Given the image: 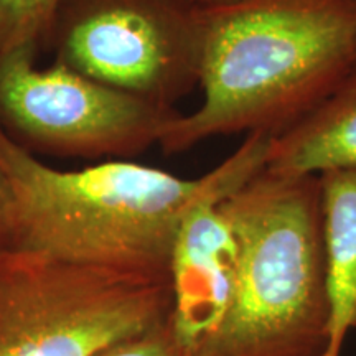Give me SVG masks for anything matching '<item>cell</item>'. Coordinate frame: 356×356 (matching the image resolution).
Instances as JSON below:
<instances>
[{"label":"cell","mask_w":356,"mask_h":356,"mask_svg":"<svg viewBox=\"0 0 356 356\" xmlns=\"http://www.w3.org/2000/svg\"><path fill=\"white\" fill-rule=\"evenodd\" d=\"M234 190L200 200L185 216L173 244L170 320L190 356L220 327L233 299L236 243L221 202Z\"/></svg>","instance_id":"52a82bcc"},{"label":"cell","mask_w":356,"mask_h":356,"mask_svg":"<svg viewBox=\"0 0 356 356\" xmlns=\"http://www.w3.org/2000/svg\"><path fill=\"white\" fill-rule=\"evenodd\" d=\"M10 244V204H8L7 186L0 175V252L8 251Z\"/></svg>","instance_id":"7c38bea8"},{"label":"cell","mask_w":356,"mask_h":356,"mask_svg":"<svg viewBox=\"0 0 356 356\" xmlns=\"http://www.w3.org/2000/svg\"><path fill=\"white\" fill-rule=\"evenodd\" d=\"M172 309L170 280L0 252V356H99Z\"/></svg>","instance_id":"277c9868"},{"label":"cell","mask_w":356,"mask_h":356,"mask_svg":"<svg viewBox=\"0 0 356 356\" xmlns=\"http://www.w3.org/2000/svg\"><path fill=\"white\" fill-rule=\"evenodd\" d=\"M266 168L291 177L356 172V65L300 121L270 137Z\"/></svg>","instance_id":"ba28073f"},{"label":"cell","mask_w":356,"mask_h":356,"mask_svg":"<svg viewBox=\"0 0 356 356\" xmlns=\"http://www.w3.org/2000/svg\"><path fill=\"white\" fill-rule=\"evenodd\" d=\"M270 136L249 134L225 162L184 178L131 159L60 170L0 127V175L10 204V244L73 266L170 280L173 244L191 208L266 168Z\"/></svg>","instance_id":"6da1fadb"},{"label":"cell","mask_w":356,"mask_h":356,"mask_svg":"<svg viewBox=\"0 0 356 356\" xmlns=\"http://www.w3.org/2000/svg\"><path fill=\"white\" fill-rule=\"evenodd\" d=\"M178 2L185 3L191 8H197V10H211V8L233 6V3L241 2V0H178Z\"/></svg>","instance_id":"4fadbf2b"},{"label":"cell","mask_w":356,"mask_h":356,"mask_svg":"<svg viewBox=\"0 0 356 356\" xmlns=\"http://www.w3.org/2000/svg\"><path fill=\"white\" fill-rule=\"evenodd\" d=\"M200 12L203 99L163 134L168 155L218 136L275 137L356 65V0H241Z\"/></svg>","instance_id":"7a4b0ae2"},{"label":"cell","mask_w":356,"mask_h":356,"mask_svg":"<svg viewBox=\"0 0 356 356\" xmlns=\"http://www.w3.org/2000/svg\"><path fill=\"white\" fill-rule=\"evenodd\" d=\"M37 51L0 56V127L30 152L101 162L131 159L159 145L180 114L65 65L40 68Z\"/></svg>","instance_id":"8992f818"},{"label":"cell","mask_w":356,"mask_h":356,"mask_svg":"<svg viewBox=\"0 0 356 356\" xmlns=\"http://www.w3.org/2000/svg\"><path fill=\"white\" fill-rule=\"evenodd\" d=\"M318 180L328 300L323 356H338L356 325V172L323 173Z\"/></svg>","instance_id":"9c48e42d"},{"label":"cell","mask_w":356,"mask_h":356,"mask_svg":"<svg viewBox=\"0 0 356 356\" xmlns=\"http://www.w3.org/2000/svg\"><path fill=\"white\" fill-rule=\"evenodd\" d=\"M233 299L193 356H323L328 300L318 177L261 170L221 202Z\"/></svg>","instance_id":"3957f363"},{"label":"cell","mask_w":356,"mask_h":356,"mask_svg":"<svg viewBox=\"0 0 356 356\" xmlns=\"http://www.w3.org/2000/svg\"><path fill=\"white\" fill-rule=\"evenodd\" d=\"M65 0H0V56L47 43Z\"/></svg>","instance_id":"30bf717a"},{"label":"cell","mask_w":356,"mask_h":356,"mask_svg":"<svg viewBox=\"0 0 356 356\" xmlns=\"http://www.w3.org/2000/svg\"><path fill=\"white\" fill-rule=\"evenodd\" d=\"M99 356H190V353L178 341L172 320H168L144 335L106 350Z\"/></svg>","instance_id":"8fae6325"},{"label":"cell","mask_w":356,"mask_h":356,"mask_svg":"<svg viewBox=\"0 0 356 356\" xmlns=\"http://www.w3.org/2000/svg\"><path fill=\"white\" fill-rule=\"evenodd\" d=\"M47 43L55 63L175 108L198 88L202 12L178 0H65Z\"/></svg>","instance_id":"5b68a950"}]
</instances>
